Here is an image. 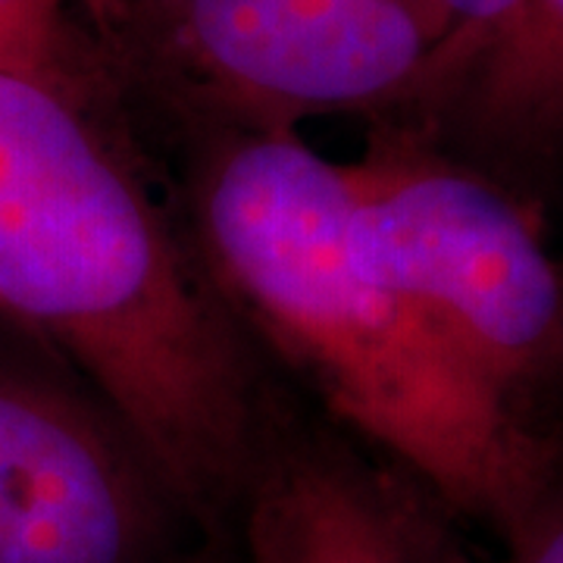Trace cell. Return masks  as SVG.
<instances>
[{"instance_id":"6da1fadb","label":"cell","mask_w":563,"mask_h":563,"mask_svg":"<svg viewBox=\"0 0 563 563\" xmlns=\"http://www.w3.org/2000/svg\"><path fill=\"white\" fill-rule=\"evenodd\" d=\"M0 310L101 391L185 517L220 529L263 454L232 310L81 95L0 73Z\"/></svg>"},{"instance_id":"7a4b0ae2","label":"cell","mask_w":563,"mask_h":563,"mask_svg":"<svg viewBox=\"0 0 563 563\" xmlns=\"http://www.w3.org/2000/svg\"><path fill=\"white\" fill-rule=\"evenodd\" d=\"M210 279L325 407L439 501L501 532L561 444L539 435L347 239L344 163L288 129H254L198 169Z\"/></svg>"},{"instance_id":"3957f363","label":"cell","mask_w":563,"mask_h":563,"mask_svg":"<svg viewBox=\"0 0 563 563\" xmlns=\"http://www.w3.org/2000/svg\"><path fill=\"white\" fill-rule=\"evenodd\" d=\"M347 176V239L517 413L563 379V276L536 222L476 169L410 132L369 141Z\"/></svg>"},{"instance_id":"277c9868","label":"cell","mask_w":563,"mask_h":563,"mask_svg":"<svg viewBox=\"0 0 563 563\" xmlns=\"http://www.w3.org/2000/svg\"><path fill=\"white\" fill-rule=\"evenodd\" d=\"M173 41L257 129L426 98L448 29L429 0H179Z\"/></svg>"},{"instance_id":"5b68a950","label":"cell","mask_w":563,"mask_h":563,"mask_svg":"<svg viewBox=\"0 0 563 563\" xmlns=\"http://www.w3.org/2000/svg\"><path fill=\"white\" fill-rule=\"evenodd\" d=\"M179 517L113 413L0 376V563H169Z\"/></svg>"},{"instance_id":"8992f818","label":"cell","mask_w":563,"mask_h":563,"mask_svg":"<svg viewBox=\"0 0 563 563\" xmlns=\"http://www.w3.org/2000/svg\"><path fill=\"white\" fill-rule=\"evenodd\" d=\"M244 563H461L426 517L322 448H263L244 488Z\"/></svg>"},{"instance_id":"52a82bcc","label":"cell","mask_w":563,"mask_h":563,"mask_svg":"<svg viewBox=\"0 0 563 563\" xmlns=\"http://www.w3.org/2000/svg\"><path fill=\"white\" fill-rule=\"evenodd\" d=\"M442 103L479 157L563 161V0H523Z\"/></svg>"},{"instance_id":"ba28073f","label":"cell","mask_w":563,"mask_h":563,"mask_svg":"<svg viewBox=\"0 0 563 563\" xmlns=\"http://www.w3.org/2000/svg\"><path fill=\"white\" fill-rule=\"evenodd\" d=\"M0 73L81 95L79 57L60 0H0Z\"/></svg>"},{"instance_id":"9c48e42d","label":"cell","mask_w":563,"mask_h":563,"mask_svg":"<svg viewBox=\"0 0 563 563\" xmlns=\"http://www.w3.org/2000/svg\"><path fill=\"white\" fill-rule=\"evenodd\" d=\"M432 10L442 16L448 38L432 69V85L426 98L444 101V95L457 85L470 63L495 41L523 0H429Z\"/></svg>"},{"instance_id":"30bf717a","label":"cell","mask_w":563,"mask_h":563,"mask_svg":"<svg viewBox=\"0 0 563 563\" xmlns=\"http://www.w3.org/2000/svg\"><path fill=\"white\" fill-rule=\"evenodd\" d=\"M498 563H563V448L532 498L501 529ZM463 563H473L463 558Z\"/></svg>"},{"instance_id":"8fae6325","label":"cell","mask_w":563,"mask_h":563,"mask_svg":"<svg viewBox=\"0 0 563 563\" xmlns=\"http://www.w3.org/2000/svg\"><path fill=\"white\" fill-rule=\"evenodd\" d=\"M169 563H213V561H210V558H203V554H191V558H188V554H179V558H173Z\"/></svg>"},{"instance_id":"7c38bea8","label":"cell","mask_w":563,"mask_h":563,"mask_svg":"<svg viewBox=\"0 0 563 563\" xmlns=\"http://www.w3.org/2000/svg\"><path fill=\"white\" fill-rule=\"evenodd\" d=\"M88 3H91L95 10H101V7H103V3H107V0H88Z\"/></svg>"},{"instance_id":"4fadbf2b","label":"cell","mask_w":563,"mask_h":563,"mask_svg":"<svg viewBox=\"0 0 563 563\" xmlns=\"http://www.w3.org/2000/svg\"><path fill=\"white\" fill-rule=\"evenodd\" d=\"M163 7H169V10H173V7H176V3H179V0H161Z\"/></svg>"}]
</instances>
